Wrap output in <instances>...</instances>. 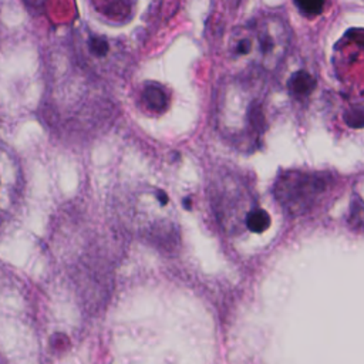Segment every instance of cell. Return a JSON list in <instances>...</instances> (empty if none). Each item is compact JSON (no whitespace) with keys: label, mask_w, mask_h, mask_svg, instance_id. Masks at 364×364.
<instances>
[{"label":"cell","mask_w":364,"mask_h":364,"mask_svg":"<svg viewBox=\"0 0 364 364\" xmlns=\"http://www.w3.org/2000/svg\"><path fill=\"white\" fill-rule=\"evenodd\" d=\"M330 188V175L306 171H286L276 179L273 193L286 213L300 216L318 206Z\"/></svg>","instance_id":"6da1fadb"},{"label":"cell","mask_w":364,"mask_h":364,"mask_svg":"<svg viewBox=\"0 0 364 364\" xmlns=\"http://www.w3.org/2000/svg\"><path fill=\"white\" fill-rule=\"evenodd\" d=\"M210 199L218 220L228 232L246 229L249 215L257 208L249 182L233 175L212 183Z\"/></svg>","instance_id":"7a4b0ae2"},{"label":"cell","mask_w":364,"mask_h":364,"mask_svg":"<svg viewBox=\"0 0 364 364\" xmlns=\"http://www.w3.org/2000/svg\"><path fill=\"white\" fill-rule=\"evenodd\" d=\"M11 154L0 145V226L13 215L21 193V178Z\"/></svg>","instance_id":"3957f363"},{"label":"cell","mask_w":364,"mask_h":364,"mask_svg":"<svg viewBox=\"0 0 364 364\" xmlns=\"http://www.w3.org/2000/svg\"><path fill=\"white\" fill-rule=\"evenodd\" d=\"M314 80L304 71L296 73L290 80V91L296 95H306L314 87Z\"/></svg>","instance_id":"277c9868"},{"label":"cell","mask_w":364,"mask_h":364,"mask_svg":"<svg viewBox=\"0 0 364 364\" xmlns=\"http://www.w3.org/2000/svg\"><path fill=\"white\" fill-rule=\"evenodd\" d=\"M270 225V218L267 215L266 210L263 209H259L256 208L247 218V222H246V229H249L250 232H263L269 228Z\"/></svg>","instance_id":"5b68a950"},{"label":"cell","mask_w":364,"mask_h":364,"mask_svg":"<svg viewBox=\"0 0 364 364\" xmlns=\"http://www.w3.org/2000/svg\"><path fill=\"white\" fill-rule=\"evenodd\" d=\"M299 10L309 16H316L321 13L326 0H294Z\"/></svg>","instance_id":"8992f818"},{"label":"cell","mask_w":364,"mask_h":364,"mask_svg":"<svg viewBox=\"0 0 364 364\" xmlns=\"http://www.w3.org/2000/svg\"><path fill=\"white\" fill-rule=\"evenodd\" d=\"M91 48H92L98 55L105 54L107 50H108L107 43H105L102 38H92V40H91Z\"/></svg>","instance_id":"52a82bcc"}]
</instances>
